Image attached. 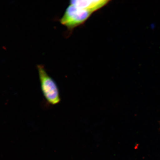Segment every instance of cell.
I'll list each match as a JSON object with an SVG mask.
<instances>
[{
    "mask_svg": "<svg viewBox=\"0 0 160 160\" xmlns=\"http://www.w3.org/2000/svg\"><path fill=\"white\" fill-rule=\"evenodd\" d=\"M92 14L85 10L70 4L60 19V22L69 30H72L82 24Z\"/></svg>",
    "mask_w": 160,
    "mask_h": 160,
    "instance_id": "7a4b0ae2",
    "label": "cell"
},
{
    "mask_svg": "<svg viewBox=\"0 0 160 160\" xmlns=\"http://www.w3.org/2000/svg\"><path fill=\"white\" fill-rule=\"evenodd\" d=\"M42 92L48 103L52 105L58 103L60 97L58 88L54 80L50 77L44 66L37 65Z\"/></svg>",
    "mask_w": 160,
    "mask_h": 160,
    "instance_id": "6da1fadb",
    "label": "cell"
},
{
    "mask_svg": "<svg viewBox=\"0 0 160 160\" xmlns=\"http://www.w3.org/2000/svg\"><path fill=\"white\" fill-rule=\"evenodd\" d=\"M109 2L108 0H73L70 1V4L92 13L104 7Z\"/></svg>",
    "mask_w": 160,
    "mask_h": 160,
    "instance_id": "3957f363",
    "label": "cell"
}]
</instances>
